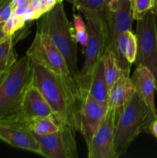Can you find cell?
Masks as SVG:
<instances>
[{
    "instance_id": "1",
    "label": "cell",
    "mask_w": 157,
    "mask_h": 158,
    "mask_svg": "<svg viewBox=\"0 0 157 158\" xmlns=\"http://www.w3.org/2000/svg\"><path fill=\"white\" fill-rule=\"evenodd\" d=\"M32 83L45 97L57 122L79 131L81 96L70 77L58 75L32 63Z\"/></svg>"
},
{
    "instance_id": "2",
    "label": "cell",
    "mask_w": 157,
    "mask_h": 158,
    "mask_svg": "<svg viewBox=\"0 0 157 158\" xmlns=\"http://www.w3.org/2000/svg\"><path fill=\"white\" fill-rule=\"evenodd\" d=\"M38 19L37 32L46 33L50 37L62 55L69 75L78 89L77 42L74 36L72 27L65 12L62 1L57 3Z\"/></svg>"
},
{
    "instance_id": "3",
    "label": "cell",
    "mask_w": 157,
    "mask_h": 158,
    "mask_svg": "<svg viewBox=\"0 0 157 158\" xmlns=\"http://www.w3.org/2000/svg\"><path fill=\"white\" fill-rule=\"evenodd\" d=\"M32 78V62L26 55L17 60L0 80V123H14L18 120Z\"/></svg>"
},
{
    "instance_id": "4",
    "label": "cell",
    "mask_w": 157,
    "mask_h": 158,
    "mask_svg": "<svg viewBox=\"0 0 157 158\" xmlns=\"http://www.w3.org/2000/svg\"><path fill=\"white\" fill-rule=\"evenodd\" d=\"M156 120L157 114L135 93L115 123L114 151L116 157L123 155L141 133L150 134L151 125Z\"/></svg>"
},
{
    "instance_id": "5",
    "label": "cell",
    "mask_w": 157,
    "mask_h": 158,
    "mask_svg": "<svg viewBox=\"0 0 157 158\" xmlns=\"http://www.w3.org/2000/svg\"><path fill=\"white\" fill-rule=\"evenodd\" d=\"M87 26L88 38L85 48V61L77 76L78 89L82 93L89 92L95 71L99 63L108 50L106 36L101 25L93 17L85 15Z\"/></svg>"
},
{
    "instance_id": "6",
    "label": "cell",
    "mask_w": 157,
    "mask_h": 158,
    "mask_svg": "<svg viewBox=\"0 0 157 158\" xmlns=\"http://www.w3.org/2000/svg\"><path fill=\"white\" fill-rule=\"evenodd\" d=\"M153 11L149 10L144 16L137 20L135 35L137 42L136 66L147 67L153 75L157 92V29Z\"/></svg>"
},
{
    "instance_id": "7",
    "label": "cell",
    "mask_w": 157,
    "mask_h": 158,
    "mask_svg": "<svg viewBox=\"0 0 157 158\" xmlns=\"http://www.w3.org/2000/svg\"><path fill=\"white\" fill-rule=\"evenodd\" d=\"M26 55L35 64L58 75L70 77L62 55L47 34L37 32Z\"/></svg>"
},
{
    "instance_id": "8",
    "label": "cell",
    "mask_w": 157,
    "mask_h": 158,
    "mask_svg": "<svg viewBox=\"0 0 157 158\" xmlns=\"http://www.w3.org/2000/svg\"><path fill=\"white\" fill-rule=\"evenodd\" d=\"M59 129L50 135L34 134L40 147V154L48 158H77L75 130L66 123H59Z\"/></svg>"
},
{
    "instance_id": "9",
    "label": "cell",
    "mask_w": 157,
    "mask_h": 158,
    "mask_svg": "<svg viewBox=\"0 0 157 158\" xmlns=\"http://www.w3.org/2000/svg\"><path fill=\"white\" fill-rule=\"evenodd\" d=\"M107 103L94 98L89 92L81 94L79 110V131L88 145L106 117Z\"/></svg>"
},
{
    "instance_id": "10",
    "label": "cell",
    "mask_w": 157,
    "mask_h": 158,
    "mask_svg": "<svg viewBox=\"0 0 157 158\" xmlns=\"http://www.w3.org/2000/svg\"><path fill=\"white\" fill-rule=\"evenodd\" d=\"M131 0H113L108 16L106 43L109 50L113 51L121 34L132 30L133 22Z\"/></svg>"
},
{
    "instance_id": "11",
    "label": "cell",
    "mask_w": 157,
    "mask_h": 158,
    "mask_svg": "<svg viewBox=\"0 0 157 158\" xmlns=\"http://www.w3.org/2000/svg\"><path fill=\"white\" fill-rule=\"evenodd\" d=\"M114 112L108 108L106 117L88 145L89 158H117L114 151Z\"/></svg>"
},
{
    "instance_id": "12",
    "label": "cell",
    "mask_w": 157,
    "mask_h": 158,
    "mask_svg": "<svg viewBox=\"0 0 157 158\" xmlns=\"http://www.w3.org/2000/svg\"><path fill=\"white\" fill-rule=\"evenodd\" d=\"M38 117H55V116L39 89L31 83L23 97L18 120L14 123L24 125Z\"/></svg>"
},
{
    "instance_id": "13",
    "label": "cell",
    "mask_w": 157,
    "mask_h": 158,
    "mask_svg": "<svg viewBox=\"0 0 157 158\" xmlns=\"http://www.w3.org/2000/svg\"><path fill=\"white\" fill-rule=\"evenodd\" d=\"M0 139L9 145L40 154V147L33 133L16 123H0Z\"/></svg>"
},
{
    "instance_id": "14",
    "label": "cell",
    "mask_w": 157,
    "mask_h": 158,
    "mask_svg": "<svg viewBox=\"0 0 157 158\" xmlns=\"http://www.w3.org/2000/svg\"><path fill=\"white\" fill-rule=\"evenodd\" d=\"M130 80L137 96L157 114L154 100L155 82L151 71L144 66H136Z\"/></svg>"
},
{
    "instance_id": "15",
    "label": "cell",
    "mask_w": 157,
    "mask_h": 158,
    "mask_svg": "<svg viewBox=\"0 0 157 158\" xmlns=\"http://www.w3.org/2000/svg\"><path fill=\"white\" fill-rule=\"evenodd\" d=\"M135 94L129 73H124L108 93V108L114 112L115 123L128 102Z\"/></svg>"
},
{
    "instance_id": "16",
    "label": "cell",
    "mask_w": 157,
    "mask_h": 158,
    "mask_svg": "<svg viewBox=\"0 0 157 158\" xmlns=\"http://www.w3.org/2000/svg\"><path fill=\"white\" fill-rule=\"evenodd\" d=\"M72 3L83 15L95 18L101 25L106 37L108 16L109 9L113 0H66Z\"/></svg>"
},
{
    "instance_id": "17",
    "label": "cell",
    "mask_w": 157,
    "mask_h": 158,
    "mask_svg": "<svg viewBox=\"0 0 157 158\" xmlns=\"http://www.w3.org/2000/svg\"><path fill=\"white\" fill-rule=\"evenodd\" d=\"M13 35H8L0 43V80L17 62Z\"/></svg>"
},
{
    "instance_id": "18",
    "label": "cell",
    "mask_w": 157,
    "mask_h": 158,
    "mask_svg": "<svg viewBox=\"0 0 157 158\" xmlns=\"http://www.w3.org/2000/svg\"><path fill=\"white\" fill-rule=\"evenodd\" d=\"M89 92L97 100L108 104V89L106 77H105L104 65H103V60L99 63L97 66L95 73L92 77Z\"/></svg>"
},
{
    "instance_id": "19",
    "label": "cell",
    "mask_w": 157,
    "mask_h": 158,
    "mask_svg": "<svg viewBox=\"0 0 157 158\" xmlns=\"http://www.w3.org/2000/svg\"><path fill=\"white\" fill-rule=\"evenodd\" d=\"M22 126L37 135L46 136L57 132L59 129L60 124L55 117H38Z\"/></svg>"
},
{
    "instance_id": "20",
    "label": "cell",
    "mask_w": 157,
    "mask_h": 158,
    "mask_svg": "<svg viewBox=\"0 0 157 158\" xmlns=\"http://www.w3.org/2000/svg\"><path fill=\"white\" fill-rule=\"evenodd\" d=\"M103 65H104V73L105 77H106V86H107L108 93H109L115 82L118 80L119 77L122 74L124 73H129L125 72L120 69L113 52L109 49L106 51V54L103 56Z\"/></svg>"
},
{
    "instance_id": "21",
    "label": "cell",
    "mask_w": 157,
    "mask_h": 158,
    "mask_svg": "<svg viewBox=\"0 0 157 158\" xmlns=\"http://www.w3.org/2000/svg\"><path fill=\"white\" fill-rule=\"evenodd\" d=\"M74 28H72L74 36L77 43L81 44L83 51L84 52L86 48V43H87L89 34H88L87 26L85 24L83 19L80 16L79 14L74 15Z\"/></svg>"
},
{
    "instance_id": "22",
    "label": "cell",
    "mask_w": 157,
    "mask_h": 158,
    "mask_svg": "<svg viewBox=\"0 0 157 158\" xmlns=\"http://www.w3.org/2000/svg\"><path fill=\"white\" fill-rule=\"evenodd\" d=\"M154 6V0H131L133 19L139 20L143 18Z\"/></svg>"
},
{
    "instance_id": "23",
    "label": "cell",
    "mask_w": 157,
    "mask_h": 158,
    "mask_svg": "<svg viewBox=\"0 0 157 158\" xmlns=\"http://www.w3.org/2000/svg\"><path fill=\"white\" fill-rule=\"evenodd\" d=\"M14 10V0H0V23H5Z\"/></svg>"
},
{
    "instance_id": "24",
    "label": "cell",
    "mask_w": 157,
    "mask_h": 158,
    "mask_svg": "<svg viewBox=\"0 0 157 158\" xmlns=\"http://www.w3.org/2000/svg\"><path fill=\"white\" fill-rule=\"evenodd\" d=\"M62 0H39V15L50 10L55 5Z\"/></svg>"
},
{
    "instance_id": "25",
    "label": "cell",
    "mask_w": 157,
    "mask_h": 158,
    "mask_svg": "<svg viewBox=\"0 0 157 158\" xmlns=\"http://www.w3.org/2000/svg\"><path fill=\"white\" fill-rule=\"evenodd\" d=\"M150 134L157 138V120L152 123L150 127Z\"/></svg>"
},
{
    "instance_id": "26",
    "label": "cell",
    "mask_w": 157,
    "mask_h": 158,
    "mask_svg": "<svg viewBox=\"0 0 157 158\" xmlns=\"http://www.w3.org/2000/svg\"><path fill=\"white\" fill-rule=\"evenodd\" d=\"M3 25H4V23H0V43H1L2 41H3V40L8 36V35L6 34V32H4V29H3Z\"/></svg>"
},
{
    "instance_id": "27",
    "label": "cell",
    "mask_w": 157,
    "mask_h": 158,
    "mask_svg": "<svg viewBox=\"0 0 157 158\" xmlns=\"http://www.w3.org/2000/svg\"><path fill=\"white\" fill-rule=\"evenodd\" d=\"M152 10L153 11L154 14H155V18L157 19V0H154V6Z\"/></svg>"
}]
</instances>
